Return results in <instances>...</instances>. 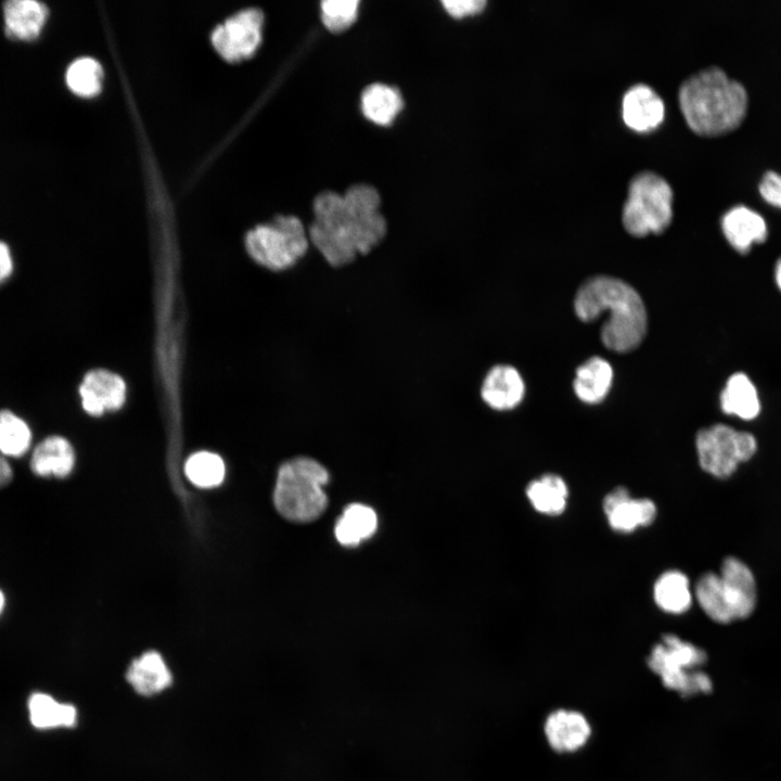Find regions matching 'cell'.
I'll use <instances>...</instances> for the list:
<instances>
[{
	"label": "cell",
	"instance_id": "44dd1931",
	"mask_svg": "<svg viewBox=\"0 0 781 781\" xmlns=\"http://www.w3.org/2000/svg\"><path fill=\"white\" fill-rule=\"evenodd\" d=\"M29 718L38 729L74 728L79 713L67 702H60L46 693H34L28 701Z\"/></svg>",
	"mask_w": 781,
	"mask_h": 781
},
{
	"label": "cell",
	"instance_id": "9a60e30c",
	"mask_svg": "<svg viewBox=\"0 0 781 781\" xmlns=\"http://www.w3.org/2000/svg\"><path fill=\"white\" fill-rule=\"evenodd\" d=\"M665 115L662 98L649 86L639 84L630 87L622 101V116L628 128L648 132L657 128Z\"/></svg>",
	"mask_w": 781,
	"mask_h": 781
},
{
	"label": "cell",
	"instance_id": "d4e9b609",
	"mask_svg": "<svg viewBox=\"0 0 781 781\" xmlns=\"http://www.w3.org/2000/svg\"><path fill=\"white\" fill-rule=\"evenodd\" d=\"M404 105L401 95L396 88L373 84L368 86L361 94V110L363 115L374 124L389 125L399 114Z\"/></svg>",
	"mask_w": 781,
	"mask_h": 781
},
{
	"label": "cell",
	"instance_id": "9c48e42d",
	"mask_svg": "<svg viewBox=\"0 0 781 781\" xmlns=\"http://www.w3.org/2000/svg\"><path fill=\"white\" fill-rule=\"evenodd\" d=\"M123 680L127 694L144 703L163 700L177 687L171 667L156 650L133 657L124 670Z\"/></svg>",
	"mask_w": 781,
	"mask_h": 781
},
{
	"label": "cell",
	"instance_id": "5bb4252c",
	"mask_svg": "<svg viewBox=\"0 0 781 781\" xmlns=\"http://www.w3.org/2000/svg\"><path fill=\"white\" fill-rule=\"evenodd\" d=\"M525 384L520 372L510 364L498 363L484 374L478 396L482 402L495 411H509L523 400Z\"/></svg>",
	"mask_w": 781,
	"mask_h": 781
},
{
	"label": "cell",
	"instance_id": "836d02e7",
	"mask_svg": "<svg viewBox=\"0 0 781 781\" xmlns=\"http://www.w3.org/2000/svg\"><path fill=\"white\" fill-rule=\"evenodd\" d=\"M13 268L14 264L11 249L5 242L0 241V284L11 277Z\"/></svg>",
	"mask_w": 781,
	"mask_h": 781
},
{
	"label": "cell",
	"instance_id": "e0dca14e",
	"mask_svg": "<svg viewBox=\"0 0 781 781\" xmlns=\"http://www.w3.org/2000/svg\"><path fill=\"white\" fill-rule=\"evenodd\" d=\"M543 729L549 745L560 753L582 747L591 733L587 718L579 712L567 709L551 713Z\"/></svg>",
	"mask_w": 781,
	"mask_h": 781
},
{
	"label": "cell",
	"instance_id": "7c38bea8",
	"mask_svg": "<svg viewBox=\"0 0 781 781\" xmlns=\"http://www.w3.org/2000/svg\"><path fill=\"white\" fill-rule=\"evenodd\" d=\"M718 574L733 619L750 617L757 603V585L751 567L739 558L727 556Z\"/></svg>",
	"mask_w": 781,
	"mask_h": 781
},
{
	"label": "cell",
	"instance_id": "8d00e7d4",
	"mask_svg": "<svg viewBox=\"0 0 781 781\" xmlns=\"http://www.w3.org/2000/svg\"><path fill=\"white\" fill-rule=\"evenodd\" d=\"M3 607H4V596H3L2 591L0 590V614L3 610Z\"/></svg>",
	"mask_w": 781,
	"mask_h": 781
},
{
	"label": "cell",
	"instance_id": "8992f818",
	"mask_svg": "<svg viewBox=\"0 0 781 781\" xmlns=\"http://www.w3.org/2000/svg\"><path fill=\"white\" fill-rule=\"evenodd\" d=\"M673 190L661 176L643 171L632 178L623 208V225L633 236L660 234L673 219Z\"/></svg>",
	"mask_w": 781,
	"mask_h": 781
},
{
	"label": "cell",
	"instance_id": "ffe728a7",
	"mask_svg": "<svg viewBox=\"0 0 781 781\" xmlns=\"http://www.w3.org/2000/svg\"><path fill=\"white\" fill-rule=\"evenodd\" d=\"M720 407L724 413L751 421L760 412V400L756 386L743 372L733 373L726 382L720 394Z\"/></svg>",
	"mask_w": 781,
	"mask_h": 781
},
{
	"label": "cell",
	"instance_id": "6da1fadb",
	"mask_svg": "<svg viewBox=\"0 0 781 781\" xmlns=\"http://www.w3.org/2000/svg\"><path fill=\"white\" fill-rule=\"evenodd\" d=\"M377 191L367 184L344 194L327 191L313 202V220L307 233L320 258L333 269L355 264L372 254L387 235Z\"/></svg>",
	"mask_w": 781,
	"mask_h": 781
},
{
	"label": "cell",
	"instance_id": "f1b7e54d",
	"mask_svg": "<svg viewBox=\"0 0 781 781\" xmlns=\"http://www.w3.org/2000/svg\"><path fill=\"white\" fill-rule=\"evenodd\" d=\"M102 78L101 64L90 56H81L73 61L65 74L68 88L81 97L97 94L102 88Z\"/></svg>",
	"mask_w": 781,
	"mask_h": 781
},
{
	"label": "cell",
	"instance_id": "2e32d148",
	"mask_svg": "<svg viewBox=\"0 0 781 781\" xmlns=\"http://www.w3.org/2000/svg\"><path fill=\"white\" fill-rule=\"evenodd\" d=\"M721 230L728 243L741 254L765 242L768 235L765 218L745 205L733 206L724 214Z\"/></svg>",
	"mask_w": 781,
	"mask_h": 781
},
{
	"label": "cell",
	"instance_id": "4fadbf2b",
	"mask_svg": "<svg viewBox=\"0 0 781 781\" xmlns=\"http://www.w3.org/2000/svg\"><path fill=\"white\" fill-rule=\"evenodd\" d=\"M603 512L612 529L630 533L649 526L657 509L651 499L632 498L627 488L616 487L604 497Z\"/></svg>",
	"mask_w": 781,
	"mask_h": 781
},
{
	"label": "cell",
	"instance_id": "ac0fdd59",
	"mask_svg": "<svg viewBox=\"0 0 781 781\" xmlns=\"http://www.w3.org/2000/svg\"><path fill=\"white\" fill-rule=\"evenodd\" d=\"M49 10L37 0H10L3 4L5 34L18 40L36 39L48 18Z\"/></svg>",
	"mask_w": 781,
	"mask_h": 781
},
{
	"label": "cell",
	"instance_id": "83f0119b",
	"mask_svg": "<svg viewBox=\"0 0 781 781\" xmlns=\"http://www.w3.org/2000/svg\"><path fill=\"white\" fill-rule=\"evenodd\" d=\"M30 444L31 431L26 421L11 410H0V454L21 457Z\"/></svg>",
	"mask_w": 781,
	"mask_h": 781
},
{
	"label": "cell",
	"instance_id": "f546056e",
	"mask_svg": "<svg viewBox=\"0 0 781 781\" xmlns=\"http://www.w3.org/2000/svg\"><path fill=\"white\" fill-rule=\"evenodd\" d=\"M185 475L192 484L201 488L216 487L225 478L226 466L217 453L199 451L185 462Z\"/></svg>",
	"mask_w": 781,
	"mask_h": 781
},
{
	"label": "cell",
	"instance_id": "52a82bcc",
	"mask_svg": "<svg viewBox=\"0 0 781 781\" xmlns=\"http://www.w3.org/2000/svg\"><path fill=\"white\" fill-rule=\"evenodd\" d=\"M705 661L702 649L675 635H666L653 646L648 664L665 687L689 696L712 690L709 677L697 669Z\"/></svg>",
	"mask_w": 781,
	"mask_h": 781
},
{
	"label": "cell",
	"instance_id": "30bf717a",
	"mask_svg": "<svg viewBox=\"0 0 781 781\" xmlns=\"http://www.w3.org/2000/svg\"><path fill=\"white\" fill-rule=\"evenodd\" d=\"M263 21L260 10H242L215 27L212 42L221 56L229 61L247 57L260 42Z\"/></svg>",
	"mask_w": 781,
	"mask_h": 781
},
{
	"label": "cell",
	"instance_id": "5b68a950",
	"mask_svg": "<svg viewBox=\"0 0 781 781\" xmlns=\"http://www.w3.org/2000/svg\"><path fill=\"white\" fill-rule=\"evenodd\" d=\"M245 247L261 267L283 272L294 268L309 252L308 233L296 216L279 215L246 233Z\"/></svg>",
	"mask_w": 781,
	"mask_h": 781
},
{
	"label": "cell",
	"instance_id": "e575fe53",
	"mask_svg": "<svg viewBox=\"0 0 781 781\" xmlns=\"http://www.w3.org/2000/svg\"><path fill=\"white\" fill-rule=\"evenodd\" d=\"M13 473L10 464L3 456L0 454V488L8 485L12 479Z\"/></svg>",
	"mask_w": 781,
	"mask_h": 781
},
{
	"label": "cell",
	"instance_id": "ba28073f",
	"mask_svg": "<svg viewBox=\"0 0 781 781\" xmlns=\"http://www.w3.org/2000/svg\"><path fill=\"white\" fill-rule=\"evenodd\" d=\"M700 466L717 478H728L757 451L755 436L726 424L702 428L695 437Z\"/></svg>",
	"mask_w": 781,
	"mask_h": 781
},
{
	"label": "cell",
	"instance_id": "7a4b0ae2",
	"mask_svg": "<svg viewBox=\"0 0 781 781\" xmlns=\"http://www.w3.org/2000/svg\"><path fill=\"white\" fill-rule=\"evenodd\" d=\"M574 309L586 322L609 315L601 329V340L613 351L633 350L645 335L644 304L638 292L619 279L599 276L587 280L576 293Z\"/></svg>",
	"mask_w": 781,
	"mask_h": 781
},
{
	"label": "cell",
	"instance_id": "cb8c5ba5",
	"mask_svg": "<svg viewBox=\"0 0 781 781\" xmlns=\"http://www.w3.org/2000/svg\"><path fill=\"white\" fill-rule=\"evenodd\" d=\"M526 496L537 512L558 515L566 508L568 488L561 476L545 474L528 484Z\"/></svg>",
	"mask_w": 781,
	"mask_h": 781
},
{
	"label": "cell",
	"instance_id": "4dcf8cb0",
	"mask_svg": "<svg viewBox=\"0 0 781 781\" xmlns=\"http://www.w3.org/2000/svg\"><path fill=\"white\" fill-rule=\"evenodd\" d=\"M359 8L358 0H327L321 2V20L332 33H341L354 24Z\"/></svg>",
	"mask_w": 781,
	"mask_h": 781
},
{
	"label": "cell",
	"instance_id": "603a6c76",
	"mask_svg": "<svg viewBox=\"0 0 781 781\" xmlns=\"http://www.w3.org/2000/svg\"><path fill=\"white\" fill-rule=\"evenodd\" d=\"M653 597L664 612L683 614L691 607L693 599L688 576L677 569L663 573L654 584Z\"/></svg>",
	"mask_w": 781,
	"mask_h": 781
},
{
	"label": "cell",
	"instance_id": "277c9868",
	"mask_svg": "<svg viewBox=\"0 0 781 781\" xmlns=\"http://www.w3.org/2000/svg\"><path fill=\"white\" fill-rule=\"evenodd\" d=\"M329 481L327 469L309 457L284 462L278 472L273 502L278 512L293 522H310L327 508L323 486Z\"/></svg>",
	"mask_w": 781,
	"mask_h": 781
},
{
	"label": "cell",
	"instance_id": "4316f807",
	"mask_svg": "<svg viewBox=\"0 0 781 781\" xmlns=\"http://www.w3.org/2000/svg\"><path fill=\"white\" fill-rule=\"evenodd\" d=\"M702 611L718 624L734 622L718 573H704L696 581L693 592Z\"/></svg>",
	"mask_w": 781,
	"mask_h": 781
},
{
	"label": "cell",
	"instance_id": "484cf974",
	"mask_svg": "<svg viewBox=\"0 0 781 781\" xmlns=\"http://www.w3.org/2000/svg\"><path fill=\"white\" fill-rule=\"evenodd\" d=\"M376 526L377 518L373 509L364 504L353 503L337 520L334 533L341 545L357 546L360 541L370 538Z\"/></svg>",
	"mask_w": 781,
	"mask_h": 781
},
{
	"label": "cell",
	"instance_id": "d6986e66",
	"mask_svg": "<svg viewBox=\"0 0 781 781\" xmlns=\"http://www.w3.org/2000/svg\"><path fill=\"white\" fill-rule=\"evenodd\" d=\"M75 463V452L71 443L59 435L41 440L34 449L30 469L38 476H67Z\"/></svg>",
	"mask_w": 781,
	"mask_h": 781
},
{
	"label": "cell",
	"instance_id": "1f68e13d",
	"mask_svg": "<svg viewBox=\"0 0 781 781\" xmlns=\"http://www.w3.org/2000/svg\"><path fill=\"white\" fill-rule=\"evenodd\" d=\"M763 199L776 207L781 208V175L776 171H767L758 185Z\"/></svg>",
	"mask_w": 781,
	"mask_h": 781
},
{
	"label": "cell",
	"instance_id": "8fae6325",
	"mask_svg": "<svg viewBox=\"0 0 781 781\" xmlns=\"http://www.w3.org/2000/svg\"><path fill=\"white\" fill-rule=\"evenodd\" d=\"M78 392L82 409L93 417L118 410L126 400L125 381L120 375L105 369L88 371Z\"/></svg>",
	"mask_w": 781,
	"mask_h": 781
},
{
	"label": "cell",
	"instance_id": "d6a6232c",
	"mask_svg": "<svg viewBox=\"0 0 781 781\" xmlns=\"http://www.w3.org/2000/svg\"><path fill=\"white\" fill-rule=\"evenodd\" d=\"M443 7L454 18H462L481 13L486 7L484 0H444Z\"/></svg>",
	"mask_w": 781,
	"mask_h": 781
},
{
	"label": "cell",
	"instance_id": "7402d4cb",
	"mask_svg": "<svg viewBox=\"0 0 781 781\" xmlns=\"http://www.w3.org/2000/svg\"><path fill=\"white\" fill-rule=\"evenodd\" d=\"M612 381L611 364L603 358L592 357L577 369L573 386L580 400L598 404L607 395Z\"/></svg>",
	"mask_w": 781,
	"mask_h": 781
},
{
	"label": "cell",
	"instance_id": "d590c367",
	"mask_svg": "<svg viewBox=\"0 0 781 781\" xmlns=\"http://www.w3.org/2000/svg\"><path fill=\"white\" fill-rule=\"evenodd\" d=\"M774 281L778 289L781 291V257L778 259L774 266Z\"/></svg>",
	"mask_w": 781,
	"mask_h": 781
},
{
	"label": "cell",
	"instance_id": "3957f363",
	"mask_svg": "<svg viewBox=\"0 0 781 781\" xmlns=\"http://www.w3.org/2000/svg\"><path fill=\"white\" fill-rule=\"evenodd\" d=\"M678 100L688 126L701 136L735 129L743 121L748 103L744 86L719 67L700 71L686 79Z\"/></svg>",
	"mask_w": 781,
	"mask_h": 781
}]
</instances>
